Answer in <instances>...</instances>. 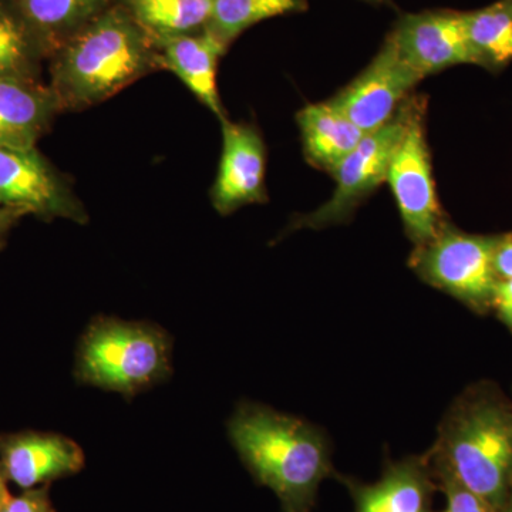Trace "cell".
Returning a JSON list of instances; mask_svg holds the SVG:
<instances>
[{
	"label": "cell",
	"instance_id": "1",
	"mask_svg": "<svg viewBox=\"0 0 512 512\" xmlns=\"http://www.w3.org/2000/svg\"><path fill=\"white\" fill-rule=\"evenodd\" d=\"M497 512L512 497V402L491 382L467 387L448 407L429 456Z\"/></svg>",
	"mask_w": 512,
	"mask_h": 512
},
{
	"label": "cell",
	"instance_id": "2",
	"mask_svg": "<svg viewBox=\"0 0 512 512\" xmlns=\"http://www.w3.org/2000/svg\"><path fill=\"white\" fill-rule=\"evenodd\" d=\"M157 70L153 39L114 2L50 55L49 87L62 113L83 111Z\"/></svg>",
	"mask_w": 512,
	"mask_h": 512
},
{
	"label": "cell",
	"instance_id": "3",
	"mask_svg": "<svg viewBox=\"0 0 512 512\" xmlns=\"http://www.w3.org/2000/svg\"><path fill=\"white\" fill-rule=\"evenodd\" d=\"M242 463L259 484L274 491L284 512H309L320 483L332 474L328 437L315 424L242 402L228 421Z\"/></svg>",
	"mask_w": 512,
	"mask_h": 512
},
{
	"label": "cell",
	"instance_id": "4",
	"mask_svg": "<svg viewBox=\"0 0 512 512\" xmlns=\"http://www.w3.org/2000/svg\"><path fill=\"white\" fill-rule=\"evenodd\" d=\"M171 352L173 342L158 326L99 316L80 339L74 376L131 399L171 375Z\"/></svg>",
	"mask_w": 512,
	"mask_h": 512
},
{
	"label": "cell",
	"instance_id": "5",
	"mask_svg": "<svg viewBox=\"0 0 512 512\" xmlns=\"http://www.w3.org/2000/svg\"><path fill=\"white\" fill-rule=\"evenodd\" d=\"M511 234H467L451 225L427 244L414 247L409 266L427 285L447 293L478 315L493 308L495 254Z\"/></svg>",
	"mask_w": 512,
	"mask_h": 512
},
{
	"label": "cell",
	"instance_id": "6",
	"mask_svg": "<svg viewBox=\"0 0 512 512\" xmlns=\"http://www.w3.org/2000/svg\"><path fill=\"white\" fill-rule=\"evenodd\" d=\"M414 97L404 101L389 123L366 134L355 150L330 174L336 181L330 200L318 210L293 218L286 232L335 227L352 220L357 208L386 183L390 161L402 143L412 117Z\"/></svg>",
	"mask_w": 512,
	"mask_h": 512
},
{
	"label": "cell",
	"instance_id": "7",
	"mask_svg": "<svg viewBox=\"0 0 512 512\" xmlns=\"http://www.w3.org/2000/svg\"><path fill=\"white\" fill-rule=\"evenodd\" d=\"M424 119L426 100L416 96L409 126L393 154L386 178L399 208L404 231L414 247L436 238L448 224L434 183Z\"/></svg>",
	"mask_w": 512,
	"mask_h": 512
},
{
	"label": "cell",
	"instance_id": "8",
	"mask_svg": "<svg viewBox=\"0 0 512 512\" xmlns=\"http://www.w3.org/2000/svg\"><path fill=\"white\" fill-rule=\"evenodd\" d=\"M0 207L84 225L89 212L66 175L37 151L0 147Z\"/></svg>",
	"mask_w": 512,
	"mask_h": 512
},
{
	"label": "cell",
	"instance_id": "9",
	"mask_svg": "<svg viewBox=\"0 0 512 512\" xmlns=\"http://www.w3.org/2000/svg\"><path fill=\"white\" fill-rule=\"evenodd\" d=\"M421 80L387 36L372 62L329 103L369 134L396 116Z\"/></svg>",
	"mask_w": 512,
	"mask_h": 512
},
{
	"label": "cell",
	"instance_id": "10",
	"mask_svg": "<svg viewBox=\"0 0 512 512\" xmlns=\"http://www.w3.org/2000/svg\"><path fill=\"white\" fill-rule=\"evenodd\" d=\"M387 36L423 79L458 64L480 66L473 47L468 43L461 12L457 10L407 13L397 20Z\"/></svg>",
	"mask_w": 512,
	"mask_h": 512
},
{
	"label": "cell",
	"instance_id": "11",
	"mask_svg": "<svg viewBox=\"0 0 512 512\" xmlns=\"http://www.w3.org/2000/svg\"><path fill=\"white\" fill-rule=\"evenodd\" d=\"M221 128V160L210 197L214 210L227 217L247 205L268 202L266 146L254 124L225 119Z\"/></svg>",
	"mask_w": 512,
	"mask_h": 512
},
{
	"label": "cell",
	"instance_id": "12",
	"mask_svg": "<svg viewBox=\"0 0 512 512\" xmlns=\"http://www.w3.org/2000/svg\"><path fill=\"white\" fill-rule=\"evenodd\" d=\"M82 447L62 434L20 431L0 434V467L20 490L50 485L83 470Z\"/></svg>",
	"mask_w": 512,
	"mask_h": 512
},
{
	"label": "cell",
	"instance_id": "13",
	"mask_svg": "<svg viewBox=\"0 0 512 512\" xmlns=\"http://www.w3.org/2000/svg\"><path fill=\"white\" fill-rule=\"evenodd\" d=\"M160 70L175 74L195 99L217 117L228 119L218 92V64L228 52L217 37L207 30L153 40Z\"/></svg>",
	"mask_w": 512,
	"mask_h": 512
},
{
	"label": "cell",
	"instance_id": "14",
	"mask_svg": "<svg viewBox=\"0 0 512 512\" xmlns=\"http://www.w3.org/2000/svg\"><path fill=\"white\" fill-rule=\"evenodd\" d=\"M59 113L49 84L0 77V147L36 148Z\"/></svg>",
	"mask_w": 512,
	"mask_h": 512
},
{
	"label": "cell",
	"instance_id": "15",
	"mask_svg": "<svg viewBox=\"0 0 512 512\" xmlns=\"http://www.w3.org/2000/svg\"><path fill=\"white\" fill-rule=\"evenodd\" d=\"M356 512H431L434 485L427 456L390 464L376 484L349 483Z\"/></svg>",
	"mask_w": 512,
	"mask_h": 512
},
{
	"label": "cell",
	"instance_id": "16",
	"mask_svg": "<svg viewBox=\"0 0 512 512\" xmlns=\"http://www.w3.org/2000/svg\"><path fill=\"white\" fill-rule=\"evenodd\" d=\"M303 154L316 170L332 174L366 136L328 101L308 104L296 114Z\"/></svg>",
	"mask_w": 512,
	"mask_h": 512
},
{
	"label": "cell",
	"instance_id": "17",
	"mask_svg": "<svg viewBox=\"0 0 512 512\" xmlns=\"http://www.w3.org/2000/svg\"><path fill=\"white\" fill-rule=\"evenodd\" d=\"M116 0H15V9L45 56L109 9Z\"/></svg>",
	"mask_w": 512,
	"mask_h": 512
},
{
	"label": "cell",
	"instance_id": "18",
	"mask_svg": "<svg viewBox=\"0 0 512 512\" xmlns=\"http://www.w3.org/2000/svg\"><path fill=\"white\" fill-rule=\"evenodd\" d=\"M153 40L201 32L212 0H116Z\"/></svg>",
	"mask_w": 512,
	"mask_h": 512
},
{
	"label": "cell",
	"instance_id": "19",
	"mask_svg": "<svg viewBox=\"0 0 512 512\" xmlns=\"http://www.w3.org/2000/svg\"><path fill=\"white\" fill-rule=\"evenodd\" d=\"M461 18L480 67L494 72L512 62V0L461 12Z\"/></svg>",
	"mask_w": 512,
	"mask_h": 512
},
{
	"label": "cell",
	"instance_id": "20",
	"mask_svg": "<svg viewBox=\"0 0 512 512\" xmlns=\"http://www.w3.org/2000/svg\"><path fill=\"white\" fill-rule=\"evenodd\" d=\"M308 6L306 0H212L205 30L229 49L252 26L278 16L305 12Z\"/></svg>",
	"mask_w": 512,
	"mask_h": 512
},
{
	"label": "cell",
	"instance_id": "21",
	"mask_svg": "<svg viewBox=\"0 0 512 512\" xmlns=\"http://www.w3.org/2000/svg\"><path fill=\"white\" fill-rule=\"evenodd\" d=\"M42 56H45L42 47L16 9L0 5V77L40 80Z\"/></svg>",
	"mask_w": 512,
	"mask_h": 512
},
{
	"label": "cell",
	"instance_id": "22",
	"mask_svg": "<svg viewBox=\"0 0 512 512\" xmlns=\"http://www.w3.org/2000/svg\"><path fill=\"white\" fill-rule=\"evenodd\" d=\"M437 476L440 478L447 498L446 508L441 512H497L476 494L458 484L454 478L447 474H437Z\"/></svg>",
	"mask_w": 512,
	"mask_h": 512
},
{
	"label": "cell",
	"instance_id": "23",
	"mask_svg": "<svg viewBox=\"0 0 512 512\" xmlns=\"http://www.w3.org/2000/svg\"><path fill=\"white\" fill-rule=\"evenodd\" d=\"M0 512H56L49 497V485L12 495Z\"/></svg>",
	"mask_w": 512,
	"mask_h": 512
},
{
	"label": "cell",
	"instance_id": "24",
	"mask_svg": "<svg viewBox=\"0 0 512 512\" xmlns=\"http://www.w3.org/2000/svg\"><path fill=\"white\" fill-rule=\"evenodd\" d=\"M491 311L495 312L500 322L512 333V278L498 281Z\"/></svg>",
	"mask_w": 512,
	"mask_h": 512
},
{
	"label": "cell",
	"instance_id": "25",
	"mask_svg": "<svg viewBox=\"0 0 512 512\" xmlns=\"http://www.w3.org/2000/svg\"><path fill=\"white\" fill-rule=\"evenodd\" d=\"M494 266L498 279L512 278V235L498 248Z\"/></svg>",
	"mask_w": 512,
	"mask_h": 512
},
{
	"label": "cell",
	"instance_id": "26",
	"mask_svg": "<svg viewBox=\"0 0 512 512\" xmlns=\"http://www.w3.org/2000/svg\"><path fill=\"white\" fill-rule=\"evenodd\" d=\"M26 217L25 212L15 208L0 207V249L5 247L10 229L18 224L20 218Z\"/></svg>",
	"mask_w": 512,
	"mask_h": 512
},
{
	"label": "cell",
	"instance_id": "27",
	"mask_svg": "<svg viewBox=\"0 0 512 512\" xmlns=\"http://www.w3.org/2000/svg\"><path fill=\"white\" fill-rule=\"evenodd\" d=\"M9 481L6 478L5 473H3L2 467H0V508L6 504V501L12 497L9 491Z\"/></svg>",
	"mask_w": 512,
	"mask_h": 512
},
{
	"label": "cell",
	"instance_id": "28",
	"mask_svg": "<svg viewBox=\"0 0 512 512\" xmlns=\"http://www.w3.org/2000/svg\"><path fill=\"white\" fill-rule=\"evenodd\" d=\"M363 2L372 3V5H384V3L389 2V0H363Z\"/></svg>",
	"mask_w": 512,
	"mask_h": 512
},
{
	"label": "cell",
	"instance_id": "29",
	"mask_svg": "<svg viewBox=\"0 0 512 512\" xmlns=\"http://www.w3.org/2000/svg\"><path fill=\"white\" fill-rule=\"evenodd\" d=\"M503 512H512V497L510 498V501H508V504L505 505Z\"/></svg>",
	"mask_w": 512,
	"mask_h": 512
}]
</instances>
